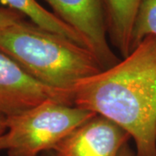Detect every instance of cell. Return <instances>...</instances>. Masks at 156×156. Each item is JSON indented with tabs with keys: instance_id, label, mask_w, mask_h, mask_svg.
Listing matches in <instances>:
<instances>
[{
	"instance_id": "1",
	"label": "cell",
	"mask_w": 156,
	"mask_h": 156,
	"mask_svg": "<svg viewBox=\"0 0 156 156\" xmlns=\"http://www.w3.org/2000/svg\"><path fill=\"white\" fill-rule=\"evenodd\" d=\"M73 104L106 117L134 140L135 156H156V37L116 64L79 82Z\"/></svg>"
},
{
	"instance_id": "2",
	"label": "cell",
	"mask_w": 156,
	"mask_h": 156,
	"mask_svg": "<svg viewBox=\"0 0 156 156\" xmlns=\"http://www.w3.org/2000/svg\"><path fill=\"white\" fill-rule=\"evenodd\" d=\"M0 51L37 82L69 93L102 70L87 48L27 20L0 30Z\"/></svg>"
},
{
	"instance_id": "3",
	"label": "cell",
	"mask_w": 156,
	"mask_h": 156,
	"mask_svg": "<svg viewBox=\"0 0 156 156\" xmlns=\"http://www.w3.org/2000/svg\"><path fill=\"white\" fill-rule=\"evenodd\" d=\"M95 113L48 100L17 116L7 118L3 135L8 156H38L50 152Z\"/></svg>"
},
{
	"instance_id": "4",
	"label": "cell",
	"mask_w": 156,
	"mask_h": 156,
	"mask_svg": "<svg viewBox=\"0 0 156 156\" xmlns=\"http://www.w3.org/2000/svg\"><path fill=\"white\" fill-rule=\"evenodd\" d=\"M53 13L84 40L102 70L121 59L113 52L108 39L106 0H44Z\"/></svg>"
},
{
	"instance_id": "5",
	"label": "cell",
	"mask_w": 156,
	"mask_h": 156,
	"mask_svg": "<svg viewBox=\"0 0 156 156\" xmlns=\"http://www.w3.org/2000/svg\"><path fill=\"white\" fill-rule=\"evenodd\" d=\"M48 100L73 104V94L37 82L10 56L0 51V114L19 115Z\"/></svg>"
},
{
	"instance_id": "6",
	"label": "cell",
	"mask_w": 156,
	"mask_h": 156,
	"mask_svg": "<svg viewBox=\"0 0 156 156\" xmlns=\"http://www.w3.org/2000/svg\"><path fill=\"white\" fill-rule=\"evenodd\" d=\"M130 135L116 123L95 115L50 151L54 156H118Z\"/></svg>"
},
{
	"instance_id": "7",
	"label": "cell",
	"mask_w": 156,
	"mask_h": 156,
	"mask_svg": "<svg viewBox=\"0 0 156 156\" xmlns=\"http://www.w3.org/2000/svg\"><path fill=\"white\" fill-rule=\"evenodd\" d=\"M141 0H106L108 37L122 57L131 52V35Z\"/></svg>"
},
{
	"instance_id": "8",
	"label": "cell",
	"mask_w": 156,
	"mask_h": 156,
	"mask_svg": "<svg viewBox=\"0 0 156 156\" xmlns=\"http://www.w3.org/2000/svg\"><path fill=\"white\" fill-rule=\"evenodd\" d=\"M10 8L21 13L41 28L58 34L88 49L83 37L53 12L46 10L37 0H5ZM89 50V49H88Z\"/></svg>"
},
{
	"instance_id": "9",
	"label": "cell",
	"mask_w": 156,
	"mask_h": 156,
	"mask_svg": "<svg viewBox=\"0 0 156 156\" xmlns=\"http://www.w3.org/2000/svg\"><path fill=\"white\" fill-rule=\"evenodd\" d=\"M149 36L156 37V0H141L131 35V51Z\"/></svg>"
},
{
	"instance_id": "10",
	"label": "cell",
	"mask_w": 156,
	"mask_h": 156,
	"mask_svg": "<svg viewBox=\"0 0 156 156\" xmlns=\"http://www.w3.org/2000/svg\"><path fill=\"white\" fill-rule=\"evenodd\" d=\"M26 20L21 13L11 8L0 7V30Z\"/></svg>"
},
{
	"instance_id": "11",
	"label": "cell",
	"mask_w": 156,
	"mask_h": 156,
	"mask_svg": "<svg viewBox=\"0 0 156 156\" xmlns=\"http://www.w3.org/2000/svg\"><path fill=\"white\" fill-rule=\"evenodd\" d=\"M7 118L2 114H0V136L4 135L7 132Z\"/></svg>"
},
{
	"instance_id": "12",
	"label": "cell",
	"mask_w": 156,
	"mask_h": 156,
	"mask_svg": "<svg viewBox=\"0 0 156 156\" xmlns=\"http://www.w3.org/2000/svg\"><path fill=\"white\" fill-rule=\"evenodd\" d=\"M118 156H135V154H134V152L132 151V149L130 148L128 143H127V144L123 146Z\"/></svg>"
},
{
	"instance_id": "13",
	"label": "cell",
	"mask_w": 156,
	"mask_h": 156,
	"mask_svg": "<svg viewBox=\"0 0 156 156\" xmlns=\"http://www.w3.org/2000/svg\"><path fill=\"white\" fill-rule=\"evenodd\" d=\"M5 150L4 148V142H3V140H2V136H0V151Z\"/></svg>"
},
{
	"instance_id": "14",
	"label": "cell",
	"mask_w": 156,
	"mask_h": 156,
	"mask_svg": "<svg viewBox=\"0 0 156 156\" xmlns=\"http://www.w3.org/2000/svg\"><path fill=\"white\" fill-rule=\"evenodd\" d=\"M47 152H45V153H43V154H39L38 156H54L53 155V154H46Z\"/></svg>"
}]
</instances>
